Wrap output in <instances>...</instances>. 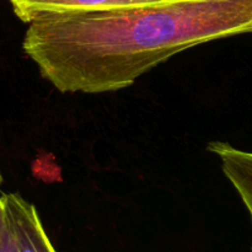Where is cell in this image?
<instances>
[{
    "mask_svg": "<svg viewBox=\"0 0 252 252\" xmlns=\"http://www.w3.org/2000/svg\"><path fill=\"white\" fill-rule=\"evenodd\" d=\"M252 33V0H175L30 22L24 51L61 93L129 88L177 53Z\"/></svg>",
    "mask_w": 252,
    "mask_h": 252,
    "instance_id": "cell-1",
    "label": "cell"
},
{
    "mask_svg": "<svg viewBox=\"0 0 252 252\" xmlns=\"http://www.w3.org/2000/svg\"><path fill=\"white\" fill-rule=\"evenodd\" d=\"M0 252H17L14 235L6 219H4V225L0 235Z\"/></svg>",
    "mask_w": 252,
    "mask_h": 252,
    "instance_id": "cell-5",
    "label": "cell"
},
{
    "mask_svg": "<svg viewBox=\"0 0 252 252\" xmlns=\"http://www.w3.org/2000/svg\"><path fill=\"white\" fill-rule=\"evenodd\" d=\"M4 219H5V203L2 196H0V235H1L2 225H4Z\"/></svg>",
    "mask_w": 252,
    "mask_h": 252,
    "instance_id": "cell-6",
    "label": "cell"
},
{
    "mask_svg": "<svg viewBox=\"0 0 252 252\" xmlns=\"http://www.w3.org/2000/svg\"><path fill=\"white\" fill-rule=\"evenodd\" d=\"M15 15L30 22L43 16L133 9L175 0H9Z\"/></svg>",
    "mask_w": 252,
    "mask_h": 252,
    "instance_id": "cell-2",
    "label": "cell"
},
{
    "mask_svg": "<svg viewBox=\"0 0 252 252\" xmlns=\"http://www.w3.org/2000/svg\"><path fill=\"white\" fill-rule=\"evenodd\" d=\"M5 219L10 225L17 252H58L49 240L37 209L17 193L2 196Z\"/></svg>",
    "mask_w": 252,
    "mask_h": 252,
    "instance_id": "cell-3",
    "label": "cell"
},
{
    "mask_svg": "<svg viewBox=\"0 0 252 252\" xmlns=\"http://www.w3.org/2000/svg\"><path fill=\"white\" fill-rule=\"evenodd\" d=\"M1 182H2V177H1V175H0V185H1Z\"/></svg>",
    "mask_w": 252,
    "mask_h": 252,
    "instance_id": "cell-7",
    "label": "cell"
},
{
    "mask_svg": "<svg viewBox=\"0 0 252 252\" xmlns=\"http://www.w3.org/2000/svg\"><path fill=\"white\" fill-rule=\"evenodd\" d=\"M207 149L220 160L221 170L248 209L252 225V153L219 140L209 143Z\"/></svg>",
    "mask_w": 252,
    "mask_h": 252,
    "instance_id": "cell-4",
    "label": "cell"
}]
</instances>
